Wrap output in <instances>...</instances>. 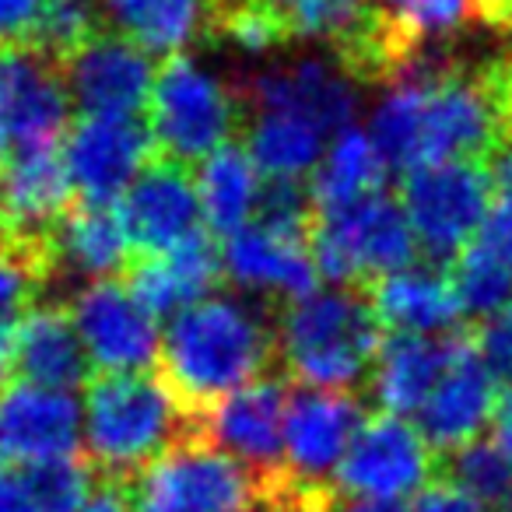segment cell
Returning <instances> with one entry per match:
<instances>
[{
	"label": "cell",
	"instance_id": "obj_28",
	"mask_svg": "<svg viewBox=\"0 0 512 512\" xmlns=\"http://www.w3.org/2000/svg\"><path fill=\"white\" fill-rule=\"evenodd\" d=\"M246 127V151L253 155L256 169L271 179H299L302 172L316 169L334 141L316 123L274 109H256L246 116Z\"/></svg>",
	"mask_w": 512,
	"mask_h": 512
},
{
	"label": "cell",
	"instance_id": "obj_20",
	"mask_svg": "<svg viewBox=\"0 0 512 512\" xmlns=\"http://www.w3.org/2000/svg\"><path fill=\"white\" fill-rule=\"evenodd\" d=\"M470 341L467 330L449 334H393L383 341L372 365V393L386 414L411 418L425 407L428 393L439 386L453 358Z\"/></svg>",
	"mask_w": 512,
	"mask_h": 512
},
{
	"label": "cell",
	"instance_id": "obj_10",
	"mask_svg": "<svg viewBox=\"0 0 512 512\" xmlns=\"http://www.w3.org/2000/svg\"><path fill=\"white\" fill-rule=\"evenodd\" d=\"M292 379L260 376L207 407L200 432L218 449L232 453L260 481L285 477V421L292 404Z\"/></svg>",
	"mask_w": 512,
	"mask_h": 512
},
{
	"label": "cell",
	"instance_id": "obj_22",
	"mask_svg": "<svg viewBox=\"0 0 512 512\" xmlns=\"http://www.w3.org/2000/svg\"><path fill=\"white\" fill-rule=\"evenodd\" d=\"M18 372L22 379L50 390L74 393L92 379V358L78 334L71 306L36 302L22 313V341H18Z\"/></svg>",
	"mask_w": 512,
	"mask_h": 512
},
{
	"label": "cell",
	"instance_id": "obj_19",
	"mask_svg": "<svg viewBox=\"0 0 512 512\" xmlns=\"http://www.w3.org/2000/svg\"><path fill=\"white\" fill-rule=\"evenodd\" d=\"M495 407L498 379L481 362L474 348V334H470V341L463 344V351L453 358L446 376L428 393L425 407L414 418H418V428L428 439V446L449 456L456 449L470 446L474 439H481L484 425L495 418Z\"/></svg>",
	"mask_w": 512,
	"mask_h": 512
},
{
	"label": "cell",
	"instance_id": "obj_43",
	"mask_svg": "<svg viewBox=\"0 0 512 512\" xmlns=\"http://www.w3.org/2000/svg\"><path fill=\"white\" fill-rule=\"evenodd\" d=\"M320 512H411L404 502H386V498H358V495H337V488H330L323 495Z\"/></svg>",
	"mask_w": 512,
	"mask_h": 512
},
{
	"label": "cell",
	"instance_id": "obj_26",
	"mask_svg": "<svg viewBox=\"0 0 512 512\" xmlns=\"http://www.w3.org/2000/svg\"><path fill=\"white\" fill-rule=\"evenodd\" d=\"M386 176H390V162L383 158L379 144L372 141V134L348 127L330 141L320 165L313 169V179H309L313 207L316 211H334V207L376 197V193H383Z\"/></svg>",
	"mask_w": 512,
	"mask_h": 512
},
{
	"label": "cell",
	"instance_id": "obj_40",
	"mask_svg": "<svg viewBox=\"0 0 512 512\" xmlns=\"http://www.w3.org/2000/svg\"><path fill=\"white\" fill-rule=\"evenodd\" d=\"M411 512H484V505L467 488L446 477V481H432L428 488H421Z\"/></svg>",
	"mask_w": 512,
	"mask_h": 512
},
{
	"label": "cell",
	"instance_id": "obj_31",
	"mask_svg": "<svg viewBox=\"0 0 512 512\" xmlns=\"http://www.w3.org/2000/svg\"><path fill=\"white\" fill-rule=\"evenodd\" d=\"M449 278H453L463 316L491 320V316L512 309V267L495 260V256L481 253V249H463L453 260Z\"/></svg>",
	"mask_w": 512,
	"mask_h": 512
},
{
	"label": "cell",
	"instance_id": "obj_1",
	"mask_svg": "<svg viewBox=\"0 0 512 512\" xmlns=\"http://www.w3.org/2000/svg\"><path fill=\"white\" fill-rule=\"evenodd\" d=\"M278 334L253 302L207 295L172 316L158 351V379L200 425L207 407L267 372Z\"/></svg>",
	"mask_w": 512,
	"mask_h": 512
},
{
	"label": "cell",
	"instance_id": "obj_45",
	"mask_svg": "<svg viewBox=\"0 0 512 512\" xmlns=\"http://www.w3.org/2000/svg\"><path fill=\"white\" fill-rule=\"evenodd\" d=\"M477 25L498 32V36H512V0H481Z\"/></svg>",
	"mask_w": 512,
	"mask_h": 512
},
{
	"label": "cell",
	"instance_id": "obj_6",
	"mask_svg": "<svg viewBox=\"0 0 512 512\" xmlns=\"http://www.w3.org/2000/svg\"><path fill=\"white\" fill-rule=\"evenodd\" d=\"M127 488L134 512H242L264 491V481L204 432H190Z\"/></svg>",
	"mask_w": 512,
	"mask_h": 512
},
{
	"label": "cell",
	"instance_id": "obj_48",
	"mask_svg": "<svg viewBox=\"0 0 512 512\" xmlns=\"http://www.w3.org/2000/svg\"><path fill=\"white\" fill-rule=\"evenodd\" d=\"M267 4H271V8H278V11H281V15H285V18H288V11L295 8V0H267Z\"/></svg>",
	"mask_w": 512,
	"mask_h": 512
},
{
	"label": "cell",
	"instance_id": "obj_13",
	"mask_svg": "<svg viewBox=\"0 0 512 512\" xmlns=\"http://www.w3.org/2000/svg\"><path fill=\"white\" fill-rule=\"evenodd\" d=\"M64 78L85 116H144L158 74L144 46L106 29L67 60Z\"/></svg>",
	"mask_w": 512,
	"mask_h": 512
},
{
	"label": "cell",
	"instance_id": "obj_4",
	"mask_svg": "<svg viewBox=\"0 0 512 512\" xmlns=\"http://www.w3.org/2000/svg\"><path fill=\"white\" fill-rule=\"evenodd\" d=\"M309 249L320 278L341 288H369L386 274L407 271L421 256L404 204L386 193L334 211H316Z\"/></svg>",
	"mask_w": 512,
	"mask_h": 512
},
{
	"label": "cell",
	"instance_id": "obj_29",
	"mask_svg": "<svg viewBox=\"0 0 512 512\" xmlns=\"http://www.w3.org/2000/svg\"><path fill=\"white\" fill-rule=\"evenodd\" d=\"M99 32H106V0H43L32 50L64 67Z\"/></svg>",
	"mask_w": 512,
	"mask_h": 512
},
{
	"label": "cell",
	"instance_id": "obj_37",
	"mask_svg": "<svg viewBox=\"0 0 512 512\" xmlns=\"http://www.w3.org/2000/svg\"><path fill=\"white\" fill-rule=\"evenodd\" d=\"M474 348L498 383H512V309L491 316L474 330Z\"/></svg>",
	"mask_w": 512,
	"mask_h": 512
},
{
	"label": "cell",
	"instance_id": "obj_8",
	"mask_svg": "<svg viewBox=\"0 0 512 512\" xmlns=\"http://www.w3.org/2000/svg\"><path fill=\"white\" fill-rule=\"evenodd\" d=\"M432 474L435 449L428 446L421 428L400 414L376 411L372 418H365L344 460L337 463L334 488L341 495L404 502L407 495L428 488Z\"/></svg>",
	"mask_w": 512,
	"mask_h": 512
},
{
	"label": "cell",
	"instance_id": "obj_35",
	"mask_svg": "<svg viewBox=\"0 0 512 512\" xmlns=\"http://www.w3.org/2000/svg\"><path fill=\"white\" fill-rule=\"evenodd\" d=\"M46 285H50V278L29 256L0 239V313H25Z\"/></svg>",
	"mask_w": 512,
	"mask_h": 512
},
{
	"label": "cell",
	"instance_id": "obj_23",
	"mask_svg": "<svg viewBox=\"0 0 512 512\" xmlns=\"http://www.w3.org/2000/svg\"><path fill=\"white\" fill-rule=\"evenodd\" d=\"M134 256L137 249L116 204L78 200L57 228V274L85 281L123 278L134 264Z\"/></svg>",
	"mask_w": 512,
	"mask_h": 512
},
{
	"label": "cell",
	"instance_id": "obj_7",
	"mask_svg": "<svg viewBox=\"0 0 512 512\" xmlns=\"http://www.w3.org/2000/svg\"><path fill=\"white\" fill-rule=\"evenodd\" d=\"M495 190V162L484 158H453L404 172L400 204L411 218L421 253L435 264H453L495 204Z\"/></svg>",
	"mask_w": 512,
	"mask_h": 512
},
{
	"label": "cell",
	"instance_id": "obj_11",
	"mask_svg": "<svg viewBox=\"0 0 512 512\" xmlns=\"http://www.w3.org/2000/svg\"><path fill=\"white\" fill-rule=\"evenodd\" d=\"M158 148L141 116H85L64 137V162L85 204H120Z\"/></svg>",
	"mask_w": 512,
	"mask_h": 512
},
{
	"label": "cell",
	"instance_id": "obj_47",
	"mask_svg": "<svg viewBox=\"0 0 512 512\" xmlns=\"http://www.w3.org/2000/svg\"><path fill=\"white\" fill-rule=\"evenodd\" d=\"M495 179H498V193H512V144L495 158Z\"/></svg>",
	"mask_w": 512,
	"mask_h": 512
},
{
	"label": "cell",
	"instance_id": "obj_14",
	"mask_svg": "<svg viewBox=\"0 0 512 512\" xmlns=\"http://www.w3.org/2000/svg\"><path fill=\"white\" fill-rule=\"evenodd\" d=\"M81 428L85 421L71 393L29 379H11L0 390V460L11 467L78 456Z\"/></svg>",
	"mask_w": 512,
	"mask_h": 512
},
{
	"label": "cell",
	"instance_id": "obj_38",
	"mask_svg": "<svg viewBox=\"0 0 512 512\" xmlns=\"http://www.w3.org/2000/svg\"><path fill=\"white\" fill-rule=\"evenodd\" d=\"M470 246L512 267V193H498V200L491 204V211L484 214L481 228H477V235L470 239Z\"/></svg>",
	"mask_w": 512,
	"mask_h": 512
},
{
	"label": "cell",
	"instance_id": "obj_25",
	"mask_svg": "<svg viewBox=\"0 0 512 512\" xmlns=\"http://www.w3.org/2000/svg\"><path fill=\"white\" fill-rule=\"evenodd\" d=\"M197 193L200 207H204V221L214 235L228 239V235L242 232L260 207V197H264L260 169H256L246 144L228 141L218 151H211L197 169Z\"/></svg>",
	"mask_w": 512,
	"mask_h": 512
},
{
	"label": "cell",
	"instance_id": "obj_15",
	"mask_svg": "<svg viewBox=\"0 0 512 512\" xmlns=\"http://www.w3.org/2000/svg\"><path fill=\"white\" fill-rule=\"evenodd\" d=\"M116 207H120L137 256L169 253L204 232L200 225L204 207H200L197 179L190 176V165L162 155H155V162L134 179V186L123 193Z\"/></svg>",
	"mask_w": 512,
	"mask_h": 512
},
{
	"label": "cell",
	"instance_id": "obj_16",
	"mask_svg": "<svg viewBox=\"0 0 512 512\" xmlns=\"http://www.w3.org/2000/svg\"><path fill=\"white\" fill-rule=\"evenodd\" d=\"M365 407L351 390L299 386L285 421V467L302 484H327L351 439L365 425Z\"/></svg>",
	"mask_w": 512,
	"mask_h": 512
},
{
	"label": "cell",
	"instance_id": "obj_32",
	"mask_svg": "<svg viewBox=\"0 0 512 512\" xmlns=\"http://www.w3.org/2000/svg\"><path fill=\"white\" fill-rule=\"evenodd\" d=\"M449 481L467 488L484 512H512V460L495 439H474L449 453Z\"/></svg>",
	"mask_w": 512,
	"mask_h": 512
},
{
	"label": "cell",
	"instance_id": "obj_46",
	"mask_svg": "<svg viewBox=\"0 0 512 512\" xmlns=\"http://www.w3.org/2000/svg\"><path fill=\"white\" fill-rule=\"evenodd\" d=\"M491 425H495V446L512 460V390L498 397V407H495V418H491Z\"/></svg>",
	"mask_w": 512,
	"mask_h": 512
},
{
	"label": "cell",
	"instance_id": "obj_12",
	"mask_svg": "<svg viewBox=\"0 0 512 512\" xmlns=\"http://www.w3.org/2000/svg\"><path fill=\"white\" fill-rule=\"evenodd\" d=\"M71 316L78 334L99 372H144L158 362L162 337H158V316L141 306L127 281L109 278L78 288L71 299Z\"/></svg>",
	"mask_w": 512,
	"mask_h": 512
},
{
	"label": "cell",
	"instance_id": "obj_50",
	"mask_svg": "<svg viewBox=\"0 0 512 512\" xmlns=\"http://www.w3.org/2000/svg\"><path fill=\"white\" fill-rule=\"evenodd\" d=\"M0 225H4V214H0Z\"/></svg>",
	"mask_w": 512,
	"mask_h": 512
},
{
	"label": "cell",
	"instance_id": "obj_39",
	"mask_svg": "<svg viewBox=\"0 0 512 512\" xmlns=\"http://www.w3.org/2000/svg\"><path fill=\"white\" fill-rule=\"evenodd\" d=\"M43 0H0V50L32 46Z\"/></svg>",
	"mask_w": 512,
	"mask_h": 512
},
{
	"label": "cell",
	"instance_id": "obj_41",
	"mask_svg": "<svg viewBox=\"0 0 512 512\" xmlns=\"http://www.w3.org/2000/svg\"><path fill=\"white\" fill-rule=\"evenodd\" d=\"M0 512H39L22 467L0 460Z\"/></svg>",
	"mask_w": 512,
	"mask_h": 512
},
{
	"label": "cell",
	"instance_id": "obj_9",
	"mask_svg": "<svg viewBox=\"0 0 512 512\" xmlns=\"http://www.w3.org/2000/svg\"><path fill=\"white\" fill-rule=\"evenodd\" d=\"M64 67L32 46L0 50V165L18 151L57 148L71 130Z\"/></svg>",
	"mask_w": 512,
	"mask_h": 512
},
{
	"label": "cell",
	"instance_id": "obj_24",
	"mask_svg": "<svg viewBox=\"0 0 512 512\" xmlns=\"http://www.w3.org/2000/svg\"><path fill=\"white\" fill-rule=\"evenodd\" d=\"M372 309L379 323L393 334H449L460 330V299H456L453 278L435 267H407V271L386 274L369 288Z\"/></svg>",
	"mask_w": 512,
	"mask_h": 512
},
{
	"label": "cell",
	"instance_id": "obj_18",
	"mask_svg": "<svg viewBox=\"0 0 512 512\" xmlns=\"http://www.w3.org/2000/svg\"><path fill=\"white\" fill-rule=\"evenodd\" d=\"M242 99H246V113L249 109L292 113L316 123L330 137L348 130L358 113L355 81L341 71V64H327L316 57L260 74L249 85H242Z\"/></svg>",
	"mask_w": 512,
	"mask_h": 512
},
{
	"label": "cell",
	"instance_id": "obj_3",
	"mask_svg": "<svg viewBox=\"0 0 512 512\" xmlns=\"http://www.w3.org/2000/svg\"><path fill=\"white\" fill-rule=\"evenodd\" d=\"M274 334L285 376L323 390H351L369 379L383 348V323L365 288L337 285L288 302Z\"/></svg>",
	"mask_w": 512,
	"mask_h": 512
},
{
	"label": "cell",
	"instance_id": "obj_5",
	"mask_svg": "<svg viewBox=\"0 0 512 512\" xmlns=\"http://www.w3.org/2000/svg\"><path fill=\"white\" fill-rule=\"evenodd\" d=\"M144 123L155 137L158 155L193 165L232 141L235 130L246 123V99L242 88H232L193 57L176 53L165 57L158 71Z\"/></svg>",
	"mask_w": 512,
	"mask_h": 512
},
{
	"label": "cell",
	"instance_id": "obj_27",
	"mask_svg": "<svg viewBox=\"0 0 512 512\" xmlns=\"http://www.w3.org/2000/svg\"><path fill=\"white\" fill-rule=\"evenodd\" d=\"M106 15L148 53L176 57L211 29V0H106Z\"/></svg>",
	"mask_w": 512,
	"mask_h": 512
},
{
	"label": "cell",
	"instance_id": "obj_49",
	"mask_svg": "<svg viewBox=\"0 0 512 512\" xmlns=\"http://www.w3.org/2000/svg\"><path fill=\"white\" fill-rule=\"evenodd\" d=\"M221 4H228V0H211V11H218Z\"/></svg>",
	"mask_w": 512,
	"mask_h": 512
},
{
	"label": "cell",
	"instance_id": "obj_34",
	"mask_svg": "<svg viewBox=\"0 0 512 512\" xmlns=\"http://www.w3.org/2000/svg\"><path fill=\"white\" fill-rule=\"evenodd\" d=\"M372 4L376 0H295L288 25L295 39H323L334 50L369 22Z\"/></svg>",
	"mask_w": 512,
	"mask_h": 512
},
{
	"label": "cell",
	"instance_id": "obj_21",
	"mask_svg": "<svg viewBox=\"0 0 512 512\" xmlns=\"http://www.w3.org/2000/svg\"><path fill=\"white\" fill-rule=\"evenodd\" d=\"M221 278H225V264L207 232L193 235L169 253L134 256L130 271L123 274L130 292L155 316L183 313L186 306L207 299Z\"/></svg>",
	"mask_w": 512,
	"mask_h": 512
},
{
	"label": "cell",
	"instance_id": "obj_42",
	"mask_svg": "<svg viewBox=\"0 0 512 512\" xmlns=\"http://www.w3.org/2000/svg\"><path fill=\"white\" fill-rule=\"evenodd\" d=\"M18 341H22V313H0V390L18 372Z\"/></svg>",
	"mask_w": 512,
	"mask_h": 512
},
{
	"label": "cell",
	"instance_id": "obj_44",
	"mask_svg": "<svg viewBox=\"0 0 512 512\" xmlns=\"http://www.w3.org/2000/svg\"><path fill=\"white\" fill-rule=\"evenodd\" d=\"M78 512H134L130 505V488L120 481H102L95 484V491L88 495V502Z\"/></svg>",
	"mask_w": 512,
	"mask_h": 512
},
{
	"label": "cell",
	"instance_id": "obj_33",
	"mask_svg": "<svg viewBox=\"0 0 512 512\" xmlns=\"http://www.w3.org/2000/svg\"><path fill=\"white\" fill-rule=\"evenodd\" d=\"M22 474L29 481L39 512H78L99 484L95 467L88 460H78V456L22 467Z\"/></svg>",
	"mask_w": 512,
	"mask_h": 512
},
{
	"label": "cell",
	"instance_id": "obj_36",
	"mask_svg": "<svg viewBox=\"0 0 512 512\" xmlns=\"http://www.w3.org/2000/svg\"><path fill=\"white\" fill-rule=\"evenodd\" d=\"M330 484H302L292 474L264 481V491L242 512H320Z\"/></svg>",
	"mask_w": 512,
	"mask_h": 512
},
{
	"label": "cell",
	"instance_id": "obj_30",
	"mask_svg": "<svg viewBox=\"0 0 512 512\" xmlns=\"http://www.w3.org/2000/svg\"><path fill=\"white\" fill-rule=\"evenodd\" d=\"M211 32L214 39L235 46L239 53L260 57L278 46L292 43V25L278 8H271L267 0H228L218 11H211Z\"/></svg>",
	"mask_w": 512,
	"mask_h": 512
},
{
	"label": "cell",
	"instance_id": "obj_17",
	"mask_svg": "<svg viewBox=\"0 0 512 512\" xmlns=\"http://www.w3.org/2000/svg\"><path fill=\"white\" fill-rule=\"evenodd\" d=\"M225 278L242 292L274 295V302H299L320 292V267L309 249V235H292L264 221H249L242 232L228 235L221 249Z\"/></svg>",
	"mask_w": 512,
	"mask_h": 512
},
{
	"label": "cell",
	"instance_id": "obj_2",
	"mask_svg": "<svg viewBox=\"0 0 512 512\" xmlns=\"http://www.w3.org/2000/svg\"><path fill=\"white\" fill-rule=\"evenodd\" d=\"M200 425L148 372H95L85 386V460L102 481L130 484Z\"/></svg>",
	"mask_w": 512,
	"mask_h": 512
}]
</instances>
